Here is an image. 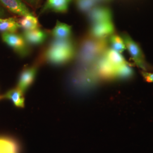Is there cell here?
Masks as SVG:
<instances>
[{"label": "cell", "instance_id": "22", "mask_svg": "<svg viewBox=\"0 0 153 153\" xmlns=\"http://www.w3.org/2000/svg\"><path fill=\"white\" fill-rule=\"evenodd\" d=\"M142 76L145 81L148 82H153V73L143 72Z\"/></svg>", "mask_w": 153, "mask_h": 153}, {"label": "cell", "instance_id": "12", "mask_svg": "<svg viewBox=\"0 0 153 153\" xmlns=\"http://www.w3.org/2000/svg\"><path fill=\"white\" fill-rule=\"evenodd\" d=\"M71 0H47L42 11L51 10L57 13H65Z\"/></svg>", "mask_w": 153, "mask_h": 153}, {"label": "cell", "instance_id": "16", "mask_svg": "<svg viewBox=\"0 0 153 153\" xmlns=\"http://www.w3.org/2000/svg\"><path fill=\"white\" fill-rule=\"evenodd\" d=\"M18 21L19 27L25 31L32 30L39 27L38 19L34 16H23Z\"/></svg>", "mask_w": 153, "mask_h": 153}, {"label": "cell", "instance_id": "17", "mask_svg": "<svg viewBox=\"0 0 153 153\" xmlns=\"http://www.w3.org/2000/svg\"><path fill=\"white\" fill-rule=\"evenodd\" d=\"M105 57L109 62L115 66H118L126 63L124 58L121 56L120 53L114 49H109L105 52Z\"/></svg>", "mask_w": 153, "mask_h": 153}, {"label": "cell", "instance_id": "1", "mask_svg": "<svg viewBox=\"0 0 153 153\" xmlns=\"http://www.w3.org/2000/svg\"><path fill=\"white\" fill-rule=\"evenodd\" d=\"M75 55V46L69 39H55L49 44L45 53V57L49 62L55 65H61L70 61Z\"/></svg>", "mask_w": 153, "mask_h": 153}, {"label": "cell", "instance_id": "14", "mask_svg": "<svg viewBox=\"0 0 153 153\" xmlns=\"http://www.w3.org/2000/svg\"><path fill=\"white\" fill-rule=\"evenodd\" d=\"M4 96V98L10 99L17 107L23 108L25 106V97L23 93L18 88L8 91Z\"/></svg>", "mask_w": 153, "mask_h": 153}, {"label": "cell", "instance_id": "20", "mask_svg": "<svg viewBox=\"0 0 153 153\" xmlns=\"http://www.w3.org/2000/svg\"><path fill=\"white\" fill-rule=\"evenodd\" d=\"M97 2L95 0H76V5L80 11L87 12L92 10Z\"/></svg>", "mask_w": 153, "mask_h": 153}, {"label": "cell", "instance_id": "19", "mask_svg": "<svg viewBox=\"0 0 153 153\" xmlns=\"http://www.w3.org/2000/svg\"><path fill=\"white\" fill-rule=\"evenodd\" d=\"M131 74L132 70L127 62L116 67V76L126 78L131 76Z\"/></svg>", "mask_w": 153, "mask_h": 153}, {"label": "cell", "instance_id": "11", "mask_svg": "<svg viewBox=\"0 0 153 153\" xmlns=\"http://www.w3.org/2000/svg\"><path fill=\"white\" fill-rule=\"evenodd\" d=\"M20 145L16 140L8 137H0V153H19Z\"/></svg>", "mask_w": 153, "mask_h": 153}, {"label": "cell", "instance_id": "3", "mask_svg": "<svg viewBox=\"0 0 153 153\" xmlns=\"http://www.w3.org/2000/svg\"><path fill=\"white\" fill-rule=\"evenodd\" d=\"M3 41L21 56H25L30 51L26 41L22 35L15 33H3Z\"/></svg>", "mask_w": 153, "mask_h": 153}, {"label": "cell", "instance_id": "21", "mask_svg": "<svg viewBox=\"0 0 153 153\" xmlns=\"http://www.w3.org/2000/svg\"><path fill=\"white\" fill-rule=\"evenodd\" d=\"M26 5L30 6L33 9L36 10L40 7L42 0H22Z\"/></svg>", "mask_w": 153, "mask_h": 153}, {"label": "cell", "instance_id": "4", "mask_svg": "<svg viewBox=\"0 0 153 153\" xmlns=\"http://www.w3.org/2000/svg\"><path fill=\"white\" fill-rule=\"evenodd\" d=\"M123 38L126 44V49H128L129 51L131 58L134 61L136 65L141 69H145L146 66L144 60V56L138 44H137L128 35H125Z\"/></svg>", "mask_w": 153, "mask_h": 153}, {"label": "cell", "instance_id": "18", "mask_svg": "<svg viewBox=\"0 0 153 153\" xmlns=\"http://www.w3.org/2000/svg\"><path fill=\"white\" fill-rule=\"evenodd\" d=\"M110 43L112 45V49L120 53L126 50V44L123 38H121L118 35H112L110 38Z\"/></svg>", "mask_w": 153, "mask_h": 153}, {"label": "cell", "instance_id": "13", "mask_svg": "<svg viewBox=\"0 0 153 153\" xmlns=\"http://www.w3.org/2000/svg\"><path fill=\"white\" fill-rule=\"evenodd\" d=\"M71 33V26L59 21H57L56 25L51 33L52 35L56 39H68Z\"/></svg>", "mask_w": 153, "mask_h": 153}, {"label": "cell", "instance_id": "9", "mask_svg": "<svg viewBox=\"0 0 153 153\" xmlns=\"http://www.w3.org/2000/svg\"><path fill=\"white\" fill-rule=\"evenodd\" d=\"M23 36L29 44L39 45L42 44L47 38V33L39 28L25 31L23 32Z\"/></svg>", "mask_w": 153, "mask_h": 153}, {"label": "cell", "instance_id": "8", "mask_svg": "<svg viewBox=\"0 0 153 153\" xmlns=\"http://www.w3.org/2000/svg\"><path fill=\"white\" fill-rule=\"evenodd\" d=\"M36 71L37 68L36 66L29 67L22 71L19 79L17 88H19L23 93H25L33 83Z\"/></svg>", "mask_w": 153, "mask_h": 153}, {"label": "cell", "instance_id": "6", "mask_svg": "<svg viewBox=\"0 0 153 153\" xmlns=\"http://www.w3.org/2000/svg\"><path fill=\"white\" fill-rule=\"evenodd\" d=\"M114 32V27L111 21L98 22L93 24L91 36L97 39H105Z\"/></svg>", "mask_w": 153, "mask_h": 153}, {"label": "cell", "instance_id": "10", "mask_svg": "<svg viewBox=\"0 0 153 153\" xmlns=\"http://www.w3.org/2000/svg\"><path fill=\"white\" fill-rule=\"evenodd\" d=\"M89 19L93 24L98 22L111 21V13L105 7H94L89 13Z\"/></svg>", "mask_w": 153, "mask_h": 153}, {"label": "cell", "instance_id": "23", "mask_svg": "<svg viewBox=\"0 0 153 153\" xmlns=\"http://www.w3.org/2000/svg\"><path fill=\"white\" fill-rule=\"evenodd\" d=\"M97 2H106L109 0H95Z\"/></svg>", "mask_w": 153, "mask_h": 153}, {"label": "cell", "instance_id": "15", "mask_svg": "<svg viewBox=\"0 0 153 153\" xmlns=\"http://www.w3.org/2000/svg\"><path fill=\"white\" fill-rule=\"evenodd\" d=\"M20 27L16 18L11 17L0 21V31L3 33H16Z\"/></svg>", "mask_w": 153, "mask_h": 153}, {"label": "cell", "instance_id": "2", "mask_svg": "<svg viewBox=\"0 0 153 153\" xmlns=\"http://www.w3.org/2000/svg\"><path fill=\"white\" fill-rule=\"evenodd\" d=\"M107 42L104 39H97L92 36L83 39L79 44L77 59L83 65H90L107 50Z\"/></svg>", "mask_w": 153, "mask_h": 153}, {"label": "cell", "instance_id": "7", "mask_svg": "<svg viewBox=\"0 0 153 153\" xmlns=\"http://www.w3.org/2000/svg\"><path fill=\"white\" fill-rule=\"evenodd\" d=\"M96 71L99 76L104 79H111L116 76V66L112 65L105 56L99 59Z\"/></svg>", "mask_w": 153, "mask_h": 153}, {"label": "cell", "instance_id": "24", "mask_svg": "<svg viewBox=\"0 0 153 153\" xmlns=\"http://www.w3.org/2000/svg\"><path fill=\"white\" fill-rule=\"evenodd\" d=\"M3 98H4V96L0 95V100H1V99H2Z\"/></svg>", "mask_w": 153, "mask_h": 153}, {"label": "cell", "instance_id": "25", "mask_svg": "<svg viewBox=\"0 0 153 153\" xmlns=\"http://www.w3.org/2000/svg\"><path fill=\"white\" fill-rule=\"evenodd\" d=\"M1 19H1V18H0V21H1Z\"/></svg>", "mask_w": 153, "mask_h": 153}, {"label": "cell", "instance_id": "5", "mask_svg": "<svg viewBox=\"0 0 153 153\" xmlns=\"http://www.w3.org/2000/svg\"><path fill=\"white\" fill-rule=\"evenodd\" d=\"M0 4L18 16H33V13L22 0H0Z\"/></svg>", "mask_w": 153, "mask_h": 153}]
</instances>
